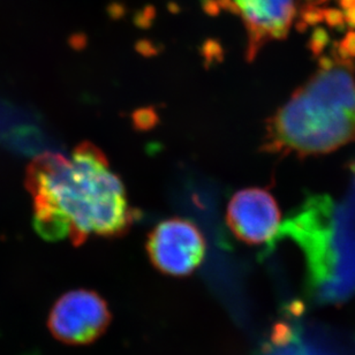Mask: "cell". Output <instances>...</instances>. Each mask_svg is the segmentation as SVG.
<instances>
[{
    "mask_svg": "<svg viewBox=\"0 0 355 355\" xmlns=\"http://www.w3.org/2000/svg\"><path fill=\"white\" fill-rule=\"evenodd\" d=\"M27 187L34 200V225L50 241L76 246L90 236L116 238L130 231L137 212L105 154L83 142L71 156L45 153L31 162Z\"/></svg>",
    "mask_w": 355,
    "mask_h": 355,
    "instance_id": "cell-1",
    "label": "cell"
},
{
    "mask_svg": "<svg viewBox=\"0 0 355 355\" xmlns=\"http://www.w3.org/2000/svg\"><path fill=\"white\" fill-rule=\"evenodd\" d=\"M355 141L353 62L336 55L270 116L263 150L304 158L330 154Z\"/></svg>",
    "mask_w": 355,
    "mask_h": 355,
    "instance_id": "cell-2",
    "label": "cell"
},
{
    "mask_svg": "<svg viewBox=\"0 0 355 355\" xmlns=\"http://www.w3.org/2000/svg\"><path fill=\"white\" fill-rule=\"evenodd\" d=\"M151 264L159 272L186 277L203 262L207 243L201 230L189 219L172 217L158 223L146 243Z\"/></svg>",
    "mask_w": 355,
    "mask_h": 355,
    "instance_id": "cell-3",
    "label": "cell"
},
{
    "mask_svg": "<svg viewBox=\"0 0 355 355\" xmlns=\"http://www.w3.org/2000/svg\"><path fill=\"white\" fill-rule=\"evenodd\" d=\"M109 304L95 291L73 290L55 301L49 315V330L67 345H88L109 328Z\"/></svg>",
    "mask_w": 355,
    "mask_h": 355,
    "instance_id": "cell-4",
    "label": "cell"
},
{
    "mask_svg": "<svg viewBox=\"0 0 355 355\" xmlns=\"http://www.w3.org/2000/svg\"><path fill=\"white\" fill-rule=\"evenodd\" d=\"M226 223L241 243L259 246L272 243L280 232V210L269 189L245 188L227 205Z\"/></svg>",
    "mask_w": 355,
    "mask_h": 355,
    "instance_id": "cell-5",
    "label": "cell"
},
{
    "mask_svg": "<svg viewBox=\"0 0 355 355\" xmlns=\"http://www.w3.org/2000/svg\"><path fill=\"white\" fill-rule=\"evenodd\" d=\"M248 31L247 57L255 58L266 43L286 37L297 14V0H231Z\"/></svg>",
    "mask_w": 355,
    "mask_h": 355,
    "instance_id": "cell-6",
    "label": "cell"
},
{
    "mask_svg": "<svg viewBox=\"0 0 355 355\" xmlns=\"http://www.w3.org/2000/svg\"><path fill=\"white\" fill-rule=\"evenodd\" d=\"M255 355H327L306 325L278 322Z\"/></svg>",
    "mask_w": 355,
    "mask_h": 355,
    "instance_id": "cell-7",
    "label": "cell"
},
{
    "mask_svg": "<svg viewBox=\"0 0 355 355\" xmlns=\"http://www.w3.org/2000/svg\"><path fill=\"white\" fill-rule=\"evenodd\" d=\"M307 21H325L330 26L346 24L355 31V0H313Z\"/></svg>",
    "mask_w": 355,
    "mask_h": 355,
    "instance_id": "cell-8",
    "label": "cell"
}]
</instances>
